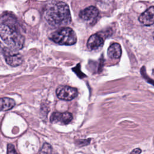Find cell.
<instances>
[{
	"mask_svg": "<svg viewBox=\"0 0 154 154\" xmlns=\"http://www.w3.org/2000/svg\"><path fill=\"white\" fill-rule=\"evenodd\" d=\"M0 37L10 49L18 51L23 45L25 38L20 32L16 19L6 14L0 24Z\"/></svg>",
	"mask_w": 154,
	"mask_h": 154,
	"instance_id": "obj_1",
	"label": "cell"
},
{
	"mask_svg": "<svg viewBox=\"0 0 154 154\" xmlns=\"http://www.w3.org/2000/svg\"><path fill=\"white\" fill-rule=\"evenodd\" d=\"M44 17L46 22L54 27L65 25L71 20L69 7L63 2L49 4L45 11Z\"/></svg>",
	"mask_w": 154,
	"mask_h": 154,
	"instance_id": "obj_2",
	"label": "cell"
},
{
	"mask_svg": "<svg viewBox=\"0 0 154 154\" xmlns=\"http://www.w3.org/2000/svg\"><path fill=\"white\" fill-rule=\"evenodd\" d=\"M51 39L59 45H72L77 41V37L75 31L69 27H64L54 32Z\"/></svg>",
	"mask_w": 154,
	"mask_h": 154,
	"instance_id": "obj_3",
	"label": "cell"
},
{
	"mask_svg": "<svg viewBox=\"0 0 154 154\" xmlns=\"http://www.w3.org/2000/svg\"><path fill=\"white\" fill-rule=\"evenodd\" d=\"M6 63L13 67H16L22 64L23 57L17 51L13 50L10 48H4L2 50Z\"/></svg>",
	"mask_w": 154,
	"mask_h": 154,
	"instance_id": "obj_4",
	"label": "cell"
},
{
	"mask_svg": "<svg viewBox=\"0 0 154 154\" xmlns=\"http://www.w3.org/2000/svg\"><path fill=\"white\" fill-rule=\"evenodd\" d=\"M57 97L64 100H71L78 95V90L76 88L68 85L59 86L56 90Z\"/></svg>",
	"mask_w": 154,
	"mask_h": 154,
	"instance_id": "obj_5",
	"label": "cell"
},
{
	"mask_svg": "<svg viewBox=\"0 0 154 154\" xmlns=\"http://www.w3.org/2000/svg\"><path fill=\"white\" fill-rule=\"evenodd\" d=\"M72 115L70 112H54L51 114L50 117V121L52 123L67 125L72 121Z\"/></svg>",
	"mask_w": 154,
	"mask_h": 154,
	"instance_id": "obj_6",
	"label": "cell"
},
{
	"mask_svg": "<svg viewBox=\"0 0 154 154\" xmlns=\"http://www.w3.org/2000/svg\"><path fill=\"white\" fill-rule=\"evenodd\" d=\"M98 14V9L94 6H90L80 11L79 17L83 20L92 21L96 19Z\"/></svg>",
	"mask_w": 154,
	"mask_h": 154,
	"instance_id": "obj_7",
	"label": "cell"
},
{
	"mask_svg": "<svg viewBox=\"0 0 154 154\" xmlns=\"http://www.w3.org/2000/svg\"><path fill=\"white\" fill-rule=\"evenodd\" d=\"M103 42L102 35L99 33H96L89 37L87 43V47L89 50L97 49L103 45Z\"/></svg>",
	"mask_w": 154,
	"mask_h": 154,
	"instance_id": "obj_8",
	"label": "cell"
},
{
	"mask_svg": "<svg viewBox=\"0 0 154 154\" xmlns=\"http://www.w3.org/2000/svg\"><path fill=\"white\" fill-rule=\"evenodd\" d=\"M139 21L146 26H150L154 22V8L153 6L146 10L138 17Z\"/></svg>",
	"mask_w": 154,
	"mask_h": 154,
	"instance_id": "obj_9",
	"label": "cell"
},
{
	"mask_svg": "<svg viewBox=\"0 0 154 154\" xmlns=\"http://www.w3.org/2000/svg\"><path fill=\"white\" fill-rule=\"evenodd\" d=\"M122 55V48L119 43H114L109 46L108 49V55L111 58H119Z\"/></svg>",
	"mask_w": 154,
	"mask_h": 154,
	"instance_id": "obj_10",
	"label": "cell"
},
{
	"mask_svg": "<svg viewBox=\"0 0 154 154\" xmlns=\"http://www.w3.org/2000/svg\"><path fill=\"white\" fill-rule=\"evenodd\" d=\"M15 105L13 99L8 97L0 98V111H7L11 109Z\"/></svg>",
	"mask_w": 154,
	"mask_h": 154,
	"instance_id": "obj_11",
	"label": "cell"
},
{
	"mask_svg": "<svg viewBox=\"0 0 154 154\" xmlns=\"http://www.w3.org/2000/svg\"><path fill=\"white\" fill-rule=\"evenodd\" d=\"M96 2L100 8L106 10L112 5L114 0H96Z\"/></svg>",
	"mask_w": 154,
	"mask_h": 154,
	"instance_id": "obj_12",
	"label": "cell"
},
{
	"mask_svg": "<svg viewBox=\"0 0 154 154\" xmlns=\"http://www.w3.org/2000/svg\"><path fill=\"white\" fill-rule=\"evenodd\" d=\"M40 154H58L48 143H45L40 151Z\"/></svg>",
	"mask_w": 154,
	"mask_h": 154,
	"instance_id": "obj_13",
	"label": "cell"
},
{
	"mask_svg": "<svg viewBox=\"0 0 154 154\" xmlns=\"http://www.w3.org/2000/svg\"><path fill=\"white\" fill-rule=\"evenodd\" d=\"M73 71H74L75 73H76V74L79 77V78H84V77H85L86 76L85 75V74H84L83 73H82L81 72V70H80V64H78L75 68H73Z\"/></svg>",
	"mask_w": 154,
	"mask_h": 154,
	"instance_id": "obj_14",
	"label": "cell"
},
{
	"mask_svg": "<svg viewBox=\"0 0 154 154\" xmlns=\"http://www.w3.org/2000/svg\"><path fill=\"white\" fill-rule=\"evenodd\" d=\"M7 154H17L13 145L9 144L7 146Z\"/></svg>",
	"mask_w": 154,
	"mask_h": 154,
	"instance_id": "obj_15",
	"label": "cell"
},
{
	"mask_svg": "<svg viewBox=\"0 0 154 154\" xmlns=\"http://www.w3.org/2000/svg\"><path fill=\"white\" fill-rule=\"evenodd\" d=\"M141 152V150L139 148H136L135 149H134L130 154H140Z\"/></svg>",
	"mask_w": 154,
	"mask_h": 154,
	"instance_id": "obj_16",
	"label": "cell"
},
{
	"mask_svg": "<svg viewBox=\"0 0 154 154\" xmlns=\"http://www.w3.org/2000/svg\"><path fill=\"white\" fill-rule=\"evenodd\" d=\"M2 50V46H1V43H0V51H1Z\"/></svg>",
	"mask_w": 154,
	"mask_h": 154,
	"instance_id": "obj_17",
	"label": "cell"
}]
</instances>
